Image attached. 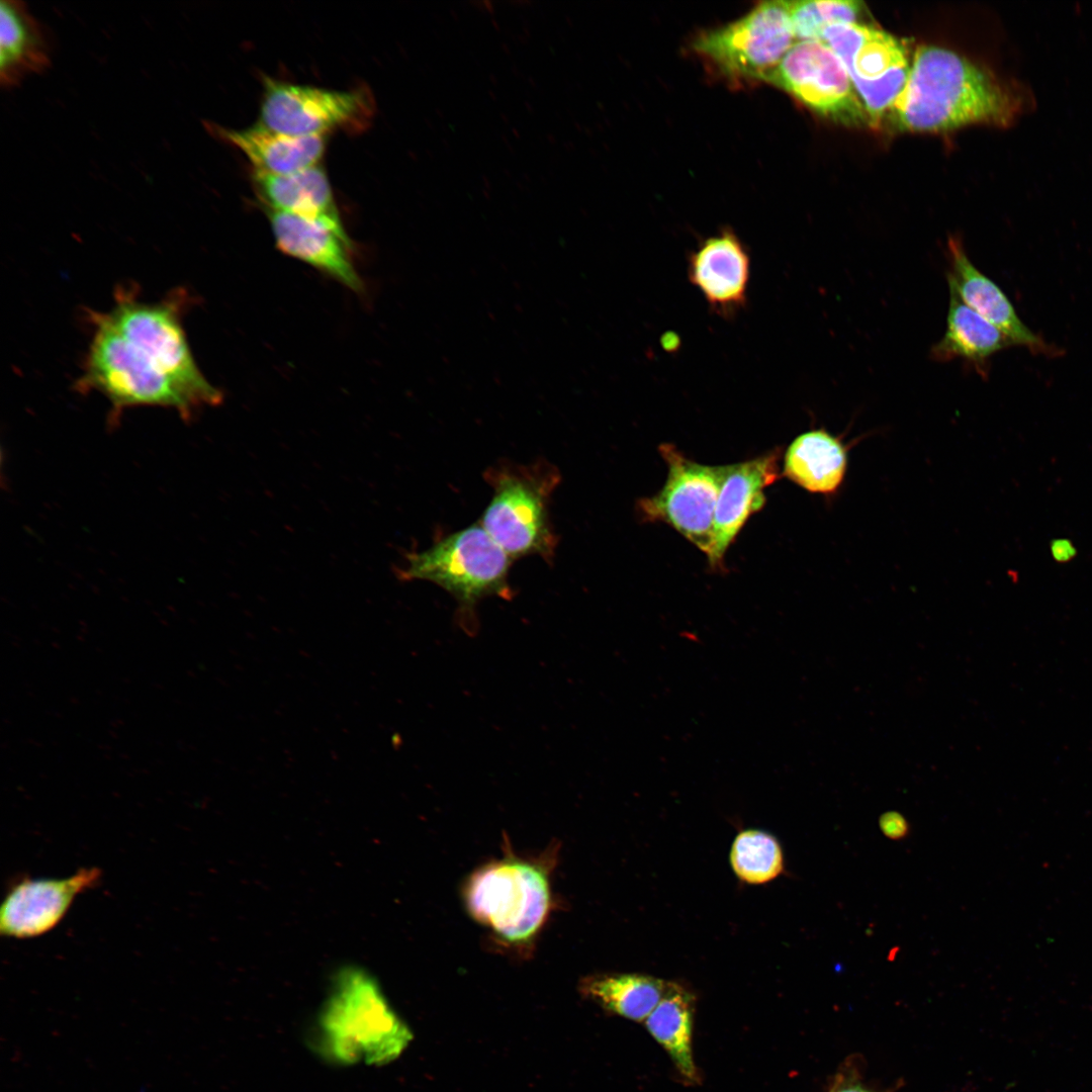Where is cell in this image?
Masks as SVG:
<instances>
[{
  "label": "cell",
  "instance_id": "11",
  "mask_svg": "<svg viewBox=\"0 0 1092 1092\" xmlns=\"http://www.w3.org/2000/svg\"><path fill=\"white\" fill-rule=\"evenodd\" d=\"M659 452L668 467L667 478L657 493L639 499L641 517L668 524L709 558L724 465L693 461L671 444L660 445Z\"/></svg>",
  "mask_w": 1092,
  "mask_h": 1092
},
{
  "label": "cell",
  "instance_id": "4",
  "mask_svg": "<svg viewBox=\"0 0 1092 1092\" xmlns=\"http://www.w3.org/2000/svg\"><path fill=\"white\" fill-rule=\"evenodd\" d=\"M315 1033L320 1051L346 1065L387 1063L412 1039L378 982L356 967L340 971L335 978Z\"/></svg>",
  "mask_w": 1092,
  "mask_h": 1092
},
{
  "label": "cell",
  "instance_id": "25",
  "mask_svg": "<svg viewBox=\"0 0 1092 1092\" xmlns=\"http://www.w3.org/2000/svg\"><path fill=\"white\" fill-rule=\"evenodd\" d=\"M796 40H821L833 25L858 23L864 5L852 0L789 1Z\"/></svg>",
  "mask_w": 1092,
  "mask_h": 1092
},
{
  "label": "cell",
  "instance_id": "19",
  "mask_svg": "<svg viewBox=\"0 0 1092 1092\" xmlns=\"http://www.w3.org/2000/svg\"><path fill=\"white\" fill-rule=\"evenodd\" d=\"M848 446L823 428L794 439L784 459L783 475L812 493L833 494L847 468Z\"/></svg>",
  "mask_w": 1092,
  "mask_h": 1092
},
{
  "label": "cell",
  "instance_id": "22",
  "mask_svg": "<svg viewBox=\"0 0 1092 1092\" xmlns=\"http://www.w3.org/2000/svg\"><path fill=\"white\" fill-rule=\"evenodd\" d=\"M668 981L636 973L592 974L580 980V994L606 1011L644 1021L665 994Z\"/></svg>",
  "mask_w": 1092,
  "mask_h": 1092
},
{
  "label": "cell",
  "instance_id": "15",
  "mask_svg": "<svg viewBox=\"0 0 1092 1092\" xmlns=\"http://www.w3.org/2000/svg\"><path fill=\"white\" fill-rule=\"evenodd\" d=\"M749 251L729 229L701 242L688 256V279L713 313L730 318L747 303Z\"/></svg>",
  "mask_w": 1092,
  "mask_h": 1092
},
{
  "label": "cell",
  "instance_id": "27",
  "mask_svg": "<svg viewBox=\"0 0 1092 1092\" xmlns=\"http://www.w3.org/2000/svg\"><path fill=\"white\" fill-rule=\"evenodd\" d=\"M1050 550L1052 557L1059 563L1070 562L1077 556V548L1067 538H1057L1051 541Z\"/></svg>",
  "mask_w": 1092,
  "mask_h": 1092
},
{
  "label": "cell",
  "instance_id": "8",
  "mask_svg": "<svg viewBox=\"0 0 1092 1092\" xmlns=\"http://www.w3.org/2000/svg\"><path fill=\"white\" fill-rule=\"evenodd\" d=\"M795 40L789 1H765L739 19L701 33L693 48L727 77L763 81Z\"/></svg>",
  "mask_w": 1092,
  "mask_h": 1092
},
{
  "label": "cell",
  "instance_id": "23",
  "mask_svg": "<svg viewBox=\"0 0 1092 1092\" xmlns=\"http://www.w3.org/2000/svg\"><path fill=\"white\" fill-rule=\"evenodd\" d=\"M694 1005V995L688 989L668 981L664 996L644 1020L679 1073L693 1082L698 1079L692 1049Z\"/></svg>",
  "mask_w": 1092,
  "mask_h": 1092
},
{
  "label": "cell",
  "instance_id": "20",
  "mask_svg": "<svg viewBox=\"0 0 1092 1092\" xmlns=\"http://www.w3.org/2000/svg\"><path fill=\"white\" fill-rule=\"evenodd\" d=\"M252 178L266 210L341 221L327 173L317 165L285 175L253 171Z\"/></svg>",
  "mask_w": 1092,
  "mask_h": 1092
},
{
  "label": "cell",
  "instance_id": "2",
  "mask_svg": "<svg viewBox=\"0 0 1092 1092\" xmlns=\"http://www.w3.org/2000/svg\"><path fill=\"white\" fill-rule=\"evenodd\" d=\"M1025 84L941 47L917 48L907 82L888 114L898 129L942 132L970 124L1009 126L1031 110Z\"/></svg>",
  "mask_w": 1092,
  "mask_h": 1092
},
{
  "label": "cell",
  "instance_id": "7",
  "mask_svg": "<svg viewBox=\"0 0 1092 1092\" xmlns=\"http://www.w3.org/2000/svg\"><path fill=\"white\" fill-rule=\"evenodd\" d=\"M843 64L869 115L879 127L904 88L911 69L903 41L870 24L828 27L822 36Z\"/></svg>",
  "mask_w": 1092,
  "mask_h": 1092
},
{
  "label": "cell",
  "instance_id": "26",
  "mask_svg": "<svg viewBox=\"0 0 1092 1092\" xmlns=\"http://www.w3.org/2000/svg\"><path fill=\"white\" fill-rule=\"evenodd\" d=\"M882 833L892 840L905 838L910 830L907 819L896 811H888L879 819Z\"/></svg>",
  "mask_w": 1092,
  "mask_h": 1092
},
{
  "label": "cell",
  "instance_id": "17",
  "mask_svg": "<svg viewBox=\"0 0 1092 1092\" xmlns=\"http://www.w3.org/2000/svg\"><path fill=\"white\" fill-rule=\"evenodd\" d=\"M211 129L242 152L254 172L272 175L291 174L317 165L327 146V135H288L260 123L243 129L218 125Z\"/></svg>",
  "mask_w": 1092,
  "mask_h": 1092
},
{
  "label": "cell",
  "instance_id": "21",
  "mask_svg": "<svg viewBox=\"0 0 1092 1092\" xmlns=\"http://www.w3.org/2000/svg\"><path fill=\"white\" fill-rule=\"evenodd\" d=\"M0 81L13 86L50 64L47 33L25 4L3 0L0 5Z\"/></svg>",
  "mask_w": 1092,
  "mask_h": 1092
},
{
  "label": "cell",
  "instance_id": "1",
  "mask_svg": "<svg viewBox=\"0 0 1092 1092\" xmlns=\"http://www.w3.org/2000/svg\"><path fill=\"white\" fill-rule=\"evenodd\" d=\"M189 299L178 288L149 301L136 288L119 286L109 309H87L91 337L75 388L106 397L112 423L136 406L168 407L190 420L221 402L222 393L199 369L187 340L183 316Z\"/></svg>",
  "mask_w": 1092,
  "mask_h": 1092
},
{
  "label": "cell",
  "instance_id": "10",
  "mask_svg": "<svg viewBox=\"0 0 1092 1092\" xmlns=\"http://www.w3.org/2000/svg\"><path fill=\"white\" fill-rule=\"evenodd\" d=\"M811 111L852 127L870 126L866 108L836 54L822 40H799L766 75Z\"/></svg>",
  "mask_w": 1092,
  "mask_h": 1092
},
{
  "label": "cell",
  "instance_id": "24",
  "mask_svg": "<svg viewBox=\"0 0 1092 1092\" xmlns=\"http://www.w3.org/2000/svg\"><path fill=\"white\" fill-rule=\"evenodd\" d=\"M731 866L737 877L748 884H763L784 870L779 841L769 833L749 829L740 832L731 847Z\"/></svg>",
  "mask_w": 1092,
  "mask_h": 1092
},
{
  "label": "cell",
  "instance_id": "12",
  "mask_svg": "<svg viewBox=\"0 0 1092 1092\" xmlns=\"http://www.w3.org/2000/svg\"><path fill=\"white\" fill-rule=\"evenodd\" d=\"M102 873L96 867L82 868L66 878L23 877L12 883L0 907V933L4 937L28 939L41 936L65 918L75 899L95 888Z\"/></svg>",
  "mask_w": 1092,
  "mask_h": 1092
},
{
  "label": "cell",
  "instance_id": "5",
  "mask_svg": "<svg viewBox=\"0 0 1092 1092\" xmlns=\"http://www.w3.org/2000/svg\"><path fill=\"white\" fill-rule=\"evenodd\" d=\"M484 478L493 494L478 523L512 559L534 554L551 562L558 538L549 502L560 480L558 469L548 461L500 462L486 469Z\"/></svg>",
  "mask_w": 1092,
  "mask_h": 1092
},
{
  "label": "cell",
  "instance_id": "14",
  "mask_svg": "<svg viewBox=\"0 0 1092 1092\" xmlns=\"http://www.w3.org/2000/svg\"><path fill=\"white\" fill-rule=\"evenodd\" d=\"M275 245L349 289L360 292L363 282L351 259L353 243L342 221L268 210Z\"/></svg>",
  "mask_w": 1092,
  "mask_h": 1092
},
{
  "label": "cell",
  "instance_id": "28",
  "mask_svg": "<svg viewBox=\"0 0 1092 1092\" xmlns=\"http://www.w3.org/2000/svg\"><path fill=\"white\" fill-rule=\"evenodd\" d=\"M831 1092H871L863 1088L859 1084H841L835 1087Z\"/></svg>",
  "mask_w": 1092,
  "mask_h": 1092
},
{
  "label": "cell",
  "instance_id": "18",
  "mask_svg": "<svg viewBox=\"0 0 1092 1092\" xmlns=\"http://www.w3.org/2000/svg\"><path fill=\"white\" fill-rule=\"evenodd\" d=\"M1010 346L996 327L949 291L945 331L931 346L929 357L939 363L960 359L986 379L991 358Z\"/></svg>",
  "mask_w": 1092,
  "mask_h": 1092
},
{
  "label": "cell",
  "instance_id": "3",
  "mask_svg": "<svg viewBox=\"0 0 1092 1092\" xmlns=\"http://www.w3.org/2000/svg\"><path fill=\"white\" fill-rule=\"evenodd\" d=\"M558 850L550 845L526 855L505 841L500 856L477 867L463 882L467 913L497 946L523 957L532 953L556 906L552 878Z\"/></svg>",
  "mask_w": 1092,
  "mask_h": 1092
},
{
  "label": "cell",
  "instance_id": "6",
  "mask_svg": "<svg viewBox=\"0 0 1092 1092\" xmlns=\"http://www.w3.org/2000/svg\"><path fill=\"white\" fill-rule=\"evenodd\" d=\"M512 560L476 523L443 537L424 551L406 553L397 575L403 580H428L443 587L458 602L461 621H470L480 600L512 597Z\"/></svg>",
  "mask_w": 1092,
  "mask_h": 1092
},
{
  "label": "cell",
  "instance_id": "13",
  "mask_svg": "<svg viewBox=\"0 0 1092 1092\" xmlns=\"http://www.w3.org/2000/svg\"><path fill=\"white\" fill-rule=\"evenodd\" d=\"M946 280L949 291L996 327L1012 344L1035 355L1056 357L1061 348L1048 343L1030 330L1018 315L1005 292L970 259L959 237L946 242Z\"/></svg>",
  "mask_w": 1092,
  "mask_h": 1092
},
{
  "label": "cell",
  "instance_id": "9",
  "mask_svg": "<svg viewBox=\"0 0 1092 1092\" xmlns=\"http://www.w3.org/2000/svg\"><path fill=\"white\" fill-rule=\"evenodd\" d=\"M374 108L365 88L335 90L266 78L260 124L296 136L327 135L336 129L358 132L370 124Z\"/></svg>",
  "mask_w": 1092,
  "mask_h": 1092
},
{
  "label": "cell",
  "instance_id": "16",
  "mask_svg": "<svg viewBox=\"0 0 1092 1092\" xmlns=\"http://www.w3.org/2000/svg\"><path fill=\"white\" fill-rule=\"evenodd\" d=\"M779 451L724 465L714 518V549L708 558L721 567L724 554L741 528L765 504L763 489L779 477Z\"/></svg>",
  "mask_w": 1092,
  "mask_h": 1092
}]
</instances>
